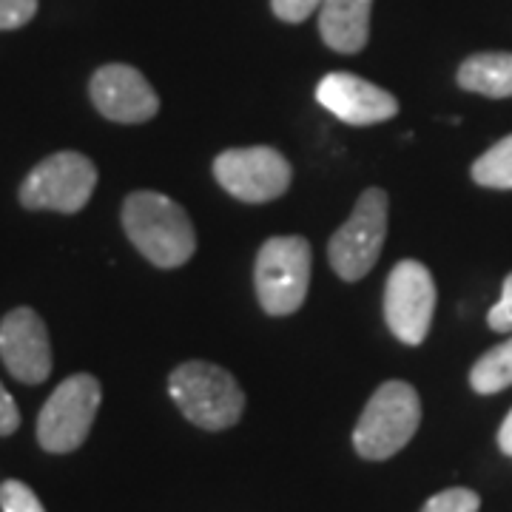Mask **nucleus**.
<instances>
[{"mask_svg": "<svg viewBox=\"0 0 512 512\" xmlns=\"http://www.w3.org/2000/svg\"><path fill=\"white\" fill-rule=\"evenodd\" d=\"M481 507V498L467 487H450V490H441L436 493L421 512H478Z\"/></svg>", "mask_w": 512, "mask_h": 512, "instance_id": "obj_17", "label": "nucleus"}, {"mask_svg": "<svg viewBox=\"0 0 512 512\" xmlns=\"http://www.w3.org/2000/svg\"><path fill=\"white\" fill-rule=\"evenodd\" d=\"M123 228L134 248L157 268H180L197 251V234L185 208L157 191L128 194Z\"/></svg>", "mask_w": 512, "mask_h": 512, "instance_id": "obj_1", "label": "nucleus"}, {"mask_svg": "<svg viewBox=\"0 0 512 512\" xmlns=\"http://www.w3.org/2000/svg\"><path fill=\"white\" fill-rule=\"evenodd\" d=\"M274 15L285 23H302L322 6V0H271Z\"/></svg>", "mask_w": 512, "mask_h": 512, "instance_id": "obj_20", "label": "nucleus"}, {"mask_svg": "<svg viewBox=\"0 0 512 512\" xmlns=\"http://www.w3.org/2000/svg\"><path fill=\"white\" fill-rule=\"evenodd\" d=\"M487 325L493 330H512V274L504 279L501 299L487 313Z\"/></svg>", "mask_w": 512, "mask_h": 512, "instance_id": "obj_21", "label": "nucleus"}, {"mask_svg": "<svg viewBox=\"0 0 512 512\" xmlns=\"http://www.w3.org/2000/svg\"><path fill=\"white\" fill-rule=\"evenodd\" d=\"M0 510L3 512H46L40 498L35 495V490L23 481H3L0 484Z\"/></svg>", "mask_w": 512, "mask_h": 512, "instance_id": "obj_18", "label": "nucleus"}, {"mask_svg": "<svg viewBox=\"0 0 512 512\" xmlns=\"http://www.w3.org/2000/svg\"><path fill=\"white\" fill-rule=\"evenodd\" d=\"M168 393L183 416L202 430H228L242 419L245 393L225 367L185 362L168 376Z\"/></svg>", "mask_w": 512, "mask_h": 512, "instance_id": "obj_2", "label": "nucleus"}, {"mask_svg": "<svg viewBox=\"0 0 512 512\" xmlns=\"http://www.w3.org/2000/svg\"><path fill=\"white\" fill-rule=\"evenodd\" d=\"M498 447H501L504 456L512 458V410L507 413V419L501 421V427H498Z\"/></svg>", "mask_w": 512, "mask_h": 512, "instance_id": "obj_23", "label": "nucleus"}, {"mask_svg": "<svg viewBox=\"0 0 512 512\" xmlns=\"http://www.w3.org/2000/svg\"><path fill=\"white\" fill-rule=\"evenodd\" d=\"M311 242L305 237H271L256 254V296L262 311L288 316L302 308L311 285Z\"/></svg>", "mask_w": 512, "mask_h": 512, "instance_id": "obj_4", "label": "nucleus"}, {"mask_svg": "<svg viewBox=\"0 0 512 512\" xmlns=\"http://www.w3.org/2000/svg\"><path fill=\"white\" fill-rule=\"evenodd\" d=\"M217 183L242 202H271L291 185V163L271 146L228 148L214 160Z\"/></svg>", "mask_w": 512, "mask_h": 512, "instance_id": "obj_9", "label": "nucleus"}, {"mask_svg": "<svg viewBox=\"0 0 512 512\" xmlns=\"http://www.w3.org/2000/svg\"><path fill=\"white\" fill-rule=\"evenodd\" d=\"M97 168L77 151H60L37 163L20 185V205L29 211L77 214L92 200Z\"/></svg>", "mask_w": 512, "mask_h": 512, "instance_id": "obj_6", "label": "nucleus"}, {"mask_svg": "<svg viewBox=\"0 0 512 512\" xmlns=\"http://www.w3.org/2000/svg\"><path fill=\"white\" fill-rule=\"evenodd\" d=\"M433 313H436L433 274L416 259H402L387 276V291H384L387 328L404 345H421L430 333Z\"/></svg>", "mask_w": 512, "mask_h": 512, "instance_id": "obj_8", "label": "nucleus"}, {"mask_svg": "<svg viewBox=\"0 0 512 512\" xmlns=\"http://www.w3.org/2000/svg\"><path fill=\"white\" fill-rule=\"evenodd\" d=\"M470 387L478 396H493L512 387V336L490 348L470 370Z\"/></svg>", "mask_w": 512, "mask_h": 512, "instance_id": "obj_15", "label": "nucleus"}, {"mask_svg": "<svg viewBox=\"0 0 512 512\" xmlns=\"http://www.w3.org/2000/svg\"><path fill=\"white\" fill-rule=\"evenodd\" d=\"M92 100L97 111L111 123H146L160 111V97L143 72L126 63H109L92 77Z\"/></svg>", "mask_w": 512, "mask_h": 512, "instance_id": "obj_11", "label": "nucleus"}, {"mask_svg": "<svg viewBox=\"0 0 512 512\" xmlns=\"http://www.w3.org/2000/svg\"><path fill=\"white\" fill-rule=\"evenodd\" d=\"M103 399L100 382L89 373H74L55 387L37 416V441L46 453H72L92 433Z\"/></svg>", "mask_w": 512, "mask_h": 512, "instance_id": "obj_5", "label": "nucleus"}, {"mask_svg": "<svg viewBox=\"0 0 512 512\" xmlns=\"http://www.w3.org/2000/svg\"><path fill=\"white\" fill-rule=\"evenodd\" d=\"M316 100L348 126H373L399 114L393 94L350 72L325 74L316 86Z\"/></svg>", "mask_w": 512, "mask_h": 512, "instance_id": "obj_12", "label": "nucleus"}, {"mask_svg": "<svg viewBox=\"0 0 512 512\" xmlns=\"http://www.w3.org/2000/svg\"><path fill=\"white\" fill-rule=\"evenodd\" d=\"M370 9L373 0H322L319 32L333 52L356 55L370 37Z\"/></svg>", "mask_w": 512, "mask_h": 512, "instance_id": "obj_13", "label": "nucleus"}, {"mask_svg": "<svg viewBox=\"0 0 512 512\" xmlns=\"http://www.w3.org/2000/svg\"><path fill=\"white\" fill-rule=\"evenodd\" d=\"M421 424V399L407 382H384L359 416L353 430V447L367 461L396 456L416 436Z\"/></svg>", "mask_w": 512, "mask_h": 512, "instance_id": "obj_3", "label": "nucleus"}, {"mask_svg": "<svg viewBox=\"0 0 512 512\" xmlns=\"http://www.w3.org/2000/svg\"><path fill=\"white\" fill-rule=\"evenodd\" d=\"M37 0H0V32L20 29L35 18Z\"/></svg>", "mask_w": 512, "mask_h": 512, "instance_id": "obj_19", "label": "nucleus"}, {"mask_svg": "<svg viewBox=\"0 0 512 512\" xmlns=\"http://www.w3.org/2000/svg\"><path fill=\"white\" fill-rule=\"evenodd\" d=\"M473 180L484 188L510 191L512 188V134L487 148L473 163Z\"/></svg>", "mask_w": 512, "mask_h": 512, "instance_id": "obj_16", "label": "nucleus"}, {"mask_svg": "<svg viewBox=\"0 0 512 512\" xmlns=\"http://www.w3.org/2000/svg\"><path fill=\"white\" fill-rule=\"evenodd\" d=\"M0 359L23 384H40L52 373L49 330L32 308H15L0 322Z\"/></svg>", "mask_w": 512, "mask_h": 512, "instance_id": "obj_10", "label": "nucleus"}, {"mask_svg": "<svg viewBox=\"0 0 512 512\" xmlns=\"http://www.w3.org/2000/svg\"><path fill=\"white\" fill-rule=\"evenodd\" d=\"M458 86L467 92L493 97V100L512 97V55L510 52H481V55L467 57L458 69Z\"/></svg>", "mask_w": 512, "mask_h": 512, "instance_id": "obj_14", "label": "nucleus"}, {"mask_svg": "<svg viewBox=\"0 0 512 512\" xmlns=\"http://www.w3.org/2000/svg\"><path fill=\"white\" fill-rule=\"evenodd\" d=\"M387 237V194L367 188L359 197L350 220L330 237V268L345 282H359L373 271Z\"/></svg>", "mask_w": 512, "mask_h": 512, "instance_id": "obj_7", "label": "nucleus"}, {"mask_svg": "<svg viewBox=\"0 0 512 512\" xmlns=\"http://www.w3.org/2000/svg\"><path fill=\"white\" fill-rule=\"evenodd\" d=\"M20 427V410L9 390L0 384V436H12Z\"/></svg>", "mask_w": 512, "mask_h": 512, "instance_id": "obj_22", "label": "nucleus"}]
</instances>
